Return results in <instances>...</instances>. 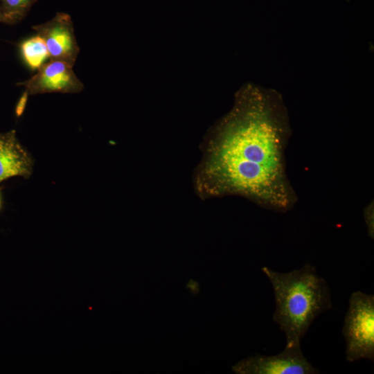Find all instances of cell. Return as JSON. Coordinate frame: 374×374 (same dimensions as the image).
<instances>
[{"instance_id":"obj_1","label":"cell","mask_w":374,"mask_h":374,"mask_svg":"<svg viewBox=\"0 0 374 374\" xmlns=\"http://www.w3.org/2000/svg\"><path fill=\"white\" fill-rule=\"evenodd\" d=\"M288 116L275 91L247 86L217 125L196 175L204 197L242 196L266 208L291 209L296 194L286 173Z\"/></svg>"},{"instance_id":"obj_10","label":"cell","mask_w":374,"mask_h":374,"mask_svg":"<svg viewBox=\"0 0 374 374\" xmlns=\"http://www.w3.org/2000/svg\"><path fill=\"white\" fill-rule=\"evenodd\" d=\"M364 217L368 229V233L372 239L374 237V224H373V204H369L364 212Z\"/></svg>"},{"instance_id":"obj_11","label":"cell","mask_w":374,"mask_h":374,"mask_svg":"<svg viewBox=\"0 0 374 374\" xmlns=\"http://www.w3.org/2000/svg\"><path fill=\"white\" fill-rule=\"evenodd\" d=\"M27 98H28V91L25 92L23 94V96L21 97V98L19 99V101L18 103V105L16 109V112H17V116H20L21 113L23 112L26 106Z\"/></svg>"},{"instance_id":"obj_2","label":"cell","mask_w":374,"mask_h":374,"mask_svg":"<svg viewBox=\"0 0 374 374\" xmlns=\"http://www.w3.org/2000/svg\"><path fill=\"white\" fill-rule=\"evenodd\" d=\"M272 285L276 308L273 320L286 336V346L300 342L316 317L332 308L327 282L310 264L287 273L264 267Z\"/></svg>"},{"instance_id":"obj_6","label":"cell","mask_w":374,"mask_h":374,"mask_svg":"<svg viewBox=\"0 0 374 374\" xmlns=\"http://www.w3.org/2000/svg\"><path fill=\"white\" fill-rule=\"evenodd\" d=\"M30 95L44 93H78L84 85L73 71V66L49 60L28 80L22 83Z\"/></svg>"},{"instance_id":"obj_12","label":"cell","mask_w":374,"mask_h":374,"mask_svg":"<svg viewBox=\"0 0 374 374\" xmlns=\"http://www.w3.org/2000/svg\"><path fill=\"white\" fill-rule=\"evenodd\" d=\"M0 206H1V199H0Z\"/></svg>"},{"instance_id":"obj_9","label":"cell","mask_w":374,"mask_h":374,"mask_svg":"<svg viewBox=\"0 0 374 374\" xmlns=\"http://www.w3.org/2000/svg\"><path fill=\"white\" fill-rule=\"evenodd\" d=\"M0 1V19L16 21L21 19L37 0Z\"/></svg>"},{"instance_id":"obj_8","label":"cell","mask_w":374,"mask_h":374,"mask_svg":"<svg viewBox=\"0 0 374 374\" xmlns=\"http://www.w3.org/2000/svg\"><path fill=\"white\" fill-rule=\"evenodd\" d=\"M19 48L24 62L33 71H37L50 60L45 42L37 34L24 40Z\"/></svg>"},{"instance_id":"obj_4","label":"cell","mask_w":374,"mask_h":374,"mask_svg":"<svg viewBox=\"0 0 374 374\" xmlns=\"http://www.w3.org/2000/svg\"><path fill=\"white\" fill-rule=\"evenodd\" d=\"M240 374H312L318 373L302 353L300 346H286L279 354L265 356L255 355L241 360L233 366Z\"/></svg>"},{"instance_id":"obj_7","label":"cell","mask_w":374,"mask_h":374,"mask_svg":"<svg viewBox=\"0 0 374 374\" xmlns=\"http://www.w3.org/2000/svg\"><path fill=\"white\" fill-rule=\"evenodd\" d=\"M32 168V159L15 133L0 134V181L16 176L28 177Z\"/></svg>"},{"instance_id":"obj_3","label":"cell","mask_w":374,"mask_h":374,"mask_svg":"<svg viewBox=\"0 0 374 374\" xmlns=\"http://www.w3.org/2000/svg\"><path fill=\"white\" fill-rule=\"evenodd\" d=\"M347 361L374 360V295L353 292L342 330Z\"/></svg>"},{"instance_id":"obj_5","label":"cell","mask_w":374,"mask_h":374,"mask_svg":"<svg viewBox=\"0 0 374 374\" xmlns=\"http://www.w3.org/2000/svg\"><path fill=\"white\" fill-rule=\"evenodd\" d=\"M47 46L50 60L65 62L73 66L80 48L74 33L71 17L57 12L49 21L33 26Z\"/></svg>"}]
</instances>
